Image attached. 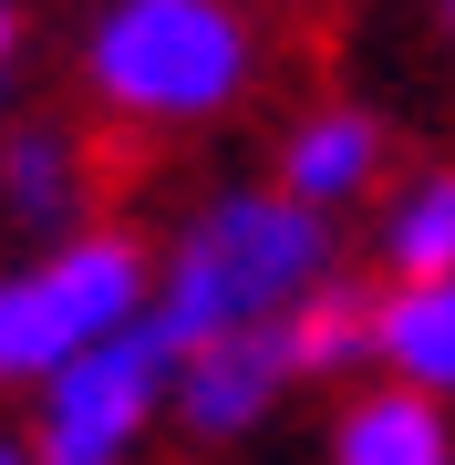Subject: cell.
I'll return each mask as SVG.
<instances>
[{"instance_id":"cell-11","label":"cell","mask_w":455,"mask_h":465,"mask_svg":"<svg viewBox=\"0 0 455 465\" xmlns=\"http://www.w3.org/2000/svg\"><path fill=\"white\" fill-rule=\"evenodd\" d=\"M280 341H290V362H301V382L362 372V362H372V290H362V280H321L301 311L280 321Z\"/></svg>"},{"instance_id":"cell-1","label":"cell","mask_w":455,"mask_h":465,"mask_svg":"<svg viewBox=\"0 0 455 465\" xmlns=\"http://www.w3.org/2000/svg\"><path fill=\"white\" fill-rule=\"evenodd\" d=\"M321 280H341L331 217H311L301 197H280V186H218V197H197L176 217V238L155 249V311L145 321L186 362V351L280 331Z\"/></svg>"},{"instance_id":"cell-6","label":"cell","mask_w":455,"mask_h":465,"mask_svg":"<svg viewBox=\"0 0 455 465\" xmlns=\"http://www.w3.org/2000/svg\"><path fill=\"white\" fill-rule=\"evenodd\" d=\"M393 176V134L372 104H311L301 124L280 134V197H301L311 217H341V207H362L372 186Z\"/></svg>"},{"instance_id":"cell-9","label":"cell","mask_w":455,"mask_h":465,"mask_svg":"<svg viewBox=\"0 0 455 465\" xmlns=\"http://www.w3.org/2000/svg\"><path fill=\"white\" fill-rule=\"evenodd\" d=\"M331 465H455V414L404 382H362L331 414Z\"/></svg>"},{"instance_id":"cell-4","label":"cell","mask_w":455,"mask_h":465,"mask_svg":"<svg viewBox=\"0 0 455 465\" xmlns=\"http://www.w3.org/2000/svg\"><path fill=\"white\" fill-rule=\"evenodd\" d=\"M155 424H176V341L135 321L32 393V465H145Z\"/></svg>"},{"instance_id":"cell-5","label":"cell","mask_w":455,"mask_h":465,"mask_svg":"<svg viewBox=\"0 0 455 465\" xmlns=\"http://www.w3.org/2000/svg\"><path fill=\"white\" fill-rule=\"evenodd\" d=\"M301 382L280 331H249V341H218V351H186L176 362V434L186 445H238L280 414V393Z\"/></svg>"},{"instance_id":"cell-12","label":"cell","mask_w":455,"mask_h":465,"mask_svg":"<svg viewBox=\"0 0 455 465\" xmlns=\"http://www.w3.org/2000/svg\"><path fill=\"white\" fill-rule=\"evenodd\" d=\"M11 73H21V0H0V94H11Z\"/></svg>"},{"instance_id":"cell-14","label":"cell","mask_w":455,"mask_h":465,"mask_svg":"<svg viewBox=\"0 0 455 465\" xmlns=\"http://www.w3.org/2000/svg\"><path fill=\"white\" fill-rule=\"evenodd\" d=\"M435 21H445V42H455V0H435Z\"/></svg>"},{"instance_id":"cell-3","label":"cell","mask_w":455,"mask_h":465,"mask_svg":"<svg viewBox=\"0 0 455 465\" xmlns=\"http://www.w3.org/2000/svg\"><path fill=\"white\" fill-rule=\"evenodd\" d=\"M155 311V249L135 228H84L0 269V393H42L84 351Z\"/></svg>"},{"instance_id":"cell-2","label":"cell","mask_w":455,"mask_h":465,"mask_svg":"<svg viewBox=\"0 0 455 465\" xmlns=\"http://www.w3.org/2000/svg\"><path fill=\"white\" fill-rule=\"evenodd\" d=\"M259 84V11L249 0H104L84 32V94L104 124L197 134L238 114Z\"/></svg>"},{"instance_id":"cell-10","label":"cell","mask_w":455,"mask_h":465,"mask_svg":"<svg viewBox=\"0 0 455 465\" xmlns=\"http://www.w3.org/2000/svg\"><path fill=\"white\" fill-rule=\"evenodd\" d=\"M372 259H383V290L455 280V166H414V176L383 186V207H372Z\"/></svg>"},{"instance_id":"cell-7","label":"cell","mask_w":455,"mask_h":465,"mask_svg":"<svg viewBox=\"0 0 455 465\" xmlns=\"http://www.w3.org/2000/svg\"><path fill=\"white\" fill-rule=\"evenodd\" d=\"M84 197H94V134L63 114H32L0 134V217L32 228L42 249L52 238H84Z\"/></svg>"},{"instance_id":"cell-13","label":"cell","mask_w":455,"mask_h":465,"mask_svg":"<svg viewBox=\"0 0 455 465\" xmlns=\"http://www.w3.org/2000/svg\"><path fill=\"white\" fill-rule=\"evenodd\" d=\"M0 465H32V445H21V434H0Z\"/></svg>"},{"instance_id":"cell-8","label":"cell","mask_w":455,"mask_h":465,"mask_svg":"<svg viewBox=\"0 0 455 465\" xmlns=\"http://www.w3.org/2000/svg\"><path fill=\"white\" fill-rule=\"evenodd\" d=\"M372 362H383V382L455 414V280L372 290Z\"/></svg>"}]
</instances>
